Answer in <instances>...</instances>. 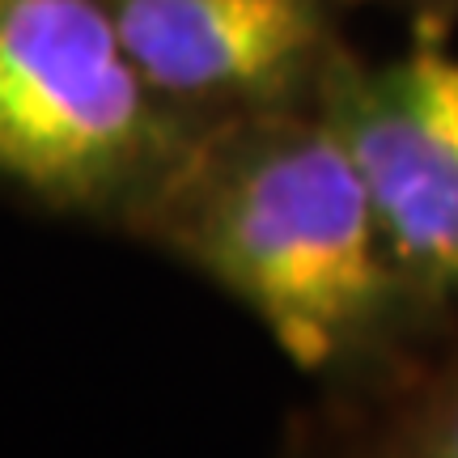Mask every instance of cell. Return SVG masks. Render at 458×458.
Returning <instances> with one entry per match:
<instances>
[{
  "label": "cell",
  "instance_id": "obj_5",
  "mask_svg": "<svg viewBox=\"0 0 458 458\" xmlns=\"http://www.w3.org/2000/svg\"><path fill=\"white\" fill-rule=\"evenodd\" d=\"M374 458H458V360L425 386L411 408L391 420Z\"/></svg>",
  "mask_w": 458,
  "mask_h": 458
},
{
  "label": "cell",
  "instance_id": "obj_2",
  "mask_svg": "<svg viewBox=\"0 0 458 458\" xmlns=\"http://www.w3.org/2000/svg\"><path fill=\"white\" fill-rule=\"evenodd\" d=\"M111 0H0V179L98 204L165 153Z\"/></svg>",
  "mask_w": 458,
  "mask_h": 458
},
{
  "label": "cell",
  "instance_id": "obj_1",
  "mask_svg": "<svg viewBox=\"0 0 458 458\" xmlns=\"http://www.w3.org/2000/svg\"><path fill=\"white\" fill-rule=\"evenodd\" d=\"M170 187L191 250L293 365H331L382 306L394 259L335 114L221 131Z\"/></svg>",
  "mask_w": 458,
  "mask_h": 458
},
{
  "label": "cell",
  "instance_id": "obj_3",
  "mask_svg": "<svg viewBox=\"0 0 458 458\" xmlns=\"http://www.w3.org/2000/svg\"><path fill=\"white\" fill-rule=\"evenodd\" d=\"M331 114L369 182L391 259L428 289H458V55L416 47L357 81Z\"/></svg>",
  "mask_w": 458,
  "mask_h": 458
},
{
  "label": "cell",
  "instance_id": "obj_4",
  "mask_svg": "<svg viewBox=\"0 0 458 458\" xmlns=\"http://www.w3.org/2000/svg\"><path fill=\"white\" fill-rule=\"evenodd\" d=\"M157 98L263 102L323 47V0H111Z\"/></svg>",
  "mask_w": 458,
  "mask_h": 458
}]
</instances>
